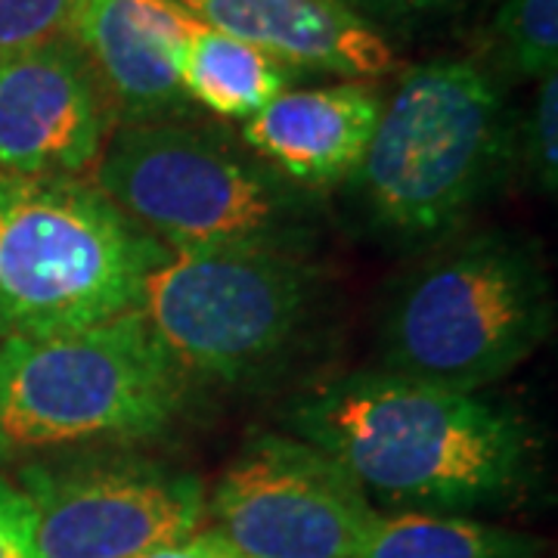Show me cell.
<instances>
[{
  "instance_id": "obj_3",
  "label": "cell",
  "mask_w": 558,
  "mask_h": 558,
  "mask_svg": "<svg viewBox=\"0 0 558 558\" xmlns=\"http://www.w3.org/2000/svg\"><path fill=\"white\" fill-rule=\"evenodd\" d=\"M94 183L168 252H314L323 196L307 193L220 128L186 119L116 124Z\"/></svg>"
},
{
  "instance_id": "obj_4",
  "label": "cell",
  "mask_w": 558,
  "mask_h": 558,
  "mask_svg": "<svg viewBox=\"0 0 558 558\" xmlns=\"http://www.w3.org/2000/svg\"><path fill=\"white\" fill-rule=\"evenodd\" d=\"M556 292L537 242L512 230L457 233L400 279L381 314L388 373L484 391L549 339Z\"/></svg>"
},
{
  "instance_id": "obj_11",
  "label": "cell",
  "mask_w": 558,
  "mask_h": 558,
  "mask_svg": "<svg viewBox=\"0 0 558 558\" xmlns=\"http://www.w3.org/2000/svg\"><path fill=\"white\" fill-rule=\"evenodd\" d=\"M193 16L174 0H84L72 35L119 124L186 119L180 50Z\"/></svg>"
},
{
  "instance_id": "obj_21",
  "label": "cell",
  "mask_w": 558,
  "mask_h": 558,
  "mask_svg": "<svg viewBox=\"0 0 558 558\" xmlns=\"http://www.w3.org/2000/svg\"><path fill=\"white\" fill-rule=\"evenodd\" d=\"M137 558H248L242 556L240 549L230 539L220 534L218 527H205V531H193L186 537L161 543L156 549L143 553Z\"/></svg>"
},
{
  "instance_id": "obj_20",
  "label": "cell",
  "mask_w": 558,
  "mask_h": 558,
  "mask_svg": "<svg viewBox=\"0 0 558 558\" xmlns=\"http://www.w3.org/2000/svg\"><path fill=\"white\" fill-rule=\"evenodd\" d=\"M341 3L385 35V28H407L444 16L459 0H341Z\"/></svg>"
},
{
  "instance_id": "obj_8",
  "label": "cell",
  "mask_w": 558,
  "mask_h": 558,
  "mask_svg": "<svg viewBox=\"0 0 558 558\" xmlns=\"http://www.w3.org/2000/svg\"><path fill=\"white\" fill-rule=\"evenodd\" d=\"M16 484L47 558H137L193 534L208 512L196 475L131 450L72 447L28 462Z\"/></svg>"
},
{
  "instance_id": "obj_9",
  "label": "cell",
  "mask_w": 558,
  "mask_h": 558,
  "mask_svg": "<svg viewBox=\"0 0 558 558\" xmlns=\"http://www.w3.org/2000/svg\"><path fill=\"white\" fill-rule=\"evenodd\" d=\"M208 512L248 558H357L379 519L348 469L292 432L245 438Z\"/></svg>"
},
{
  "instance_id": "obj_19",
  "label": "cell",
  "mask_w": 558,
  "mask_h": 558,
  "mask_svg": "<svg viewBox=\"0 0 558 558\" xmlns=\"http://www.w3.org/2000/svg\"><path fill=\"white\" fill-rule=\"evenodd\" d=\"M0 558H47L38 543V515L16 481L0 478Z\"/></svg>"
},
{
  "instance_id": "obj_14",
  "label": "cell",
  "mask_w": 558,
  "mask_h": 558,
  "mask_svg": "<svg viewBox=\"0 0 558 558\" xmlns=\"http://www.w3.org/2000/svg\"><path fill=\"white\" fill-rule=\"evenodd\" d=\"M178 75L193 109L240 124L299 78L270 53L199 20L183 40Z\"/></svg>"
},
{
  "instance_id": "obj_7",
  "label": "cell",
  "mask_w": 558,
  "mask_h": 558,
  "mask_svg": "<svg viewBox=\"0 0 558 558\" xmlns=\"http://www.w3.org/2000/svg\"><path fill=\"white\" fill-rule=\"evenodd\" d=\"M323 299L314 252H168L143 279L137 311L190 385H248L299 351Z\"/></svg>"
},
{
  "instance_id": "obj_2",
  "label": "cell",
  "mask_w": 558,
  "mask_h": 558,
  "mask_svg": "<svg viewBox=\"0 0 558 558\" xmlns=\"http://www.w3.org/2000/svg\"><path fill=\"white\" fill-rule=\"evenodd\" d=\"M512 161L515 119L497 75L438 57L400 75L348 183L376 236L425 248L462 233Z\"/></svg>"
},
{
  "instance_id": "obj_15",
  "label": "cell",
  "mask_w": 558,
  "mask_h": 558,
  "mask_svg": "<svg viewBox=\"0 0 558 558\" xmlns=\"http://www.w3.org/2000/svg\"><path fill=\"white\" fill-rule=\"evenodd\" d=\"M543 539L515 527L462 519L398 512L379 515L357 558H539Z\"/></svg>"
},
{
  "instance_id": "obj_1",
  "label": "cell",
  "mask_w": 558,
  "mask_h": 558,
  "mask_svg": "<svg viewBox=\"0 0 558 558\" xmlns=\"http://www.w3.org/2000/svg\"><path fill=\"white\" fill-rule=\"evenodd\" d=\"M286 428L398 512L502 509L537 469V438L515 407L388 369L319 381L289 403Z\"/></svg>"
},
{
  "instance_id": "obj_16",
  "label": "cell",
  "mask_w": 558,
  "mask_h": 558,
  "mask_svg": "<svg viewBox=\"0 0 558 558\" xmlns=\"http://www.w3.org/2000/svg\"><path fill=\"white\" fill-rule=\"evenodd\" d=\"M502 62L519 78H543L558 65V0H502L497 13Z\"/></svg>"
},
{
  "instance_id": "obj_13",
  "label": "cell",
  "mask_w": 558,
  "mask_h": 558,
  "mask_svg": "<svg viewBox=\"0 0 558 558\" xmlns=\"http://www.w3.org/2000/svg\"><path fill=\"white\" fill-rule=\"evenodd\" d=\"M193 20L245 40L295 75L379 81L398 69L388 35L341 0H174Z\"/></svg>"
},
{
  "instance_id": "obj_12",
  "label": "cell",
  "mask_w": 558,
  "mask_h": 558,
  "mask_svg": "<svg viewBox=\"0 0 558 558\" xmlns=\"http://www.w3.org/2000/svg\"><path fill=\"white\" fill-rule=\"evenodd\" d=\"M385 97L376 81L289 87L242 121L240 140L279 178L323 196L357 174Z\"/></svg>"
},
{
  "instance_id": "obj_5",
  "label": "cell",
  "mask_w": 558,
  "mask_h": 558,
  "mask_svg": "<svg viewBox=\"0 0 558 558\" xmlns=\"http://www.w3.org/2000/svg\"><path fill=\"white\" fill-rule=\"evenodd\" d=\"M165 258L94 180L0 174V339L131 314Z\"/></svg>"
},
{
  "instance_id": "obj_18",
  "label": "cell",
  "mask_w": 558,
  "mask_h": 558,
  "mask_svg": "<svg viewBox=\"0 0 558 558\" xmlns=\"http://www.w3.org/2000/svg\"><path fill=\"white\" fill-rule=\"evenodd\" d=\"M84 0H0V53L72 35Z\"/></svg>"
},
{
  "instance_id": "obj_22",
  "label": "cell",
  "mask_w": 558,
  "mask_h": 558,
  "mask_svg": "<svg viewBox=\"0 0 558 558\" xmlns=\"http://www.w3.org/2000/svg\"><path fill=\"white\" fill-rule=\"evenodd\" d=\"M0 462H3V457H0Z\"/></svg>"
},
{
  "instance_id": "obj_6",
  "label": "cell",
  "mask_w": 558,
  "mask_h": 558,
  "mask_svg": "<svg viewBox=\"0 0 558 558\" xmlns=\"http://www.w3.org/2000/svg\"><path fill=\"white\" fill-rule=\"evenodd\" d=\"M190 379L140 311L38 339H0V457L159 438Z\"/></svg>"
},
{
  "instance_id": "obj_17",
  "label": "cell",
  "mask_w": 558,
  "mask_h": 558,
  "mask_svg": "<svg viewBox=\"0 0 558 558\" xmlns=\"http://www.w3.org/2000/svg\"><path fill=\"white\" fill-rule=\"evenodd\" d=\"M515 159L521 161L527 180L543 196H556L558 190V75L549 72L537 78L534 100L524 119L515 121Z\"/></svg>"
},
{
  "instance_id": "obj_10",
  "label": "cell",
  "mask_w": 558,
  "mask_h": 558,
  "mask_svg": "<svg viewBox=\"0 0 558 558\" xmlns=\"http://www.w3.org/2000/svg\"><path fill=\"white\" fill-rule=\"evenodd\" d=\"M116 112L69 35L0 53V174L84 178Z\"/></svg>"
}]
</instances>
